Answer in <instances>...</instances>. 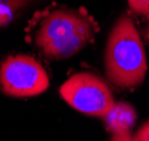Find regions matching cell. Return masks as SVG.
Wrapping results in <instances>:
<instances>
[{"mask_svg":"<svg viewBox=\"0 0 149 141\" xmlns=\"http://www.w3.org/2000/svg\"><path fill=\"white\" fill-rule=\"evenodd\" d=\"M97 25L86 13L73 8H54L39 20L35 46L49 60L74 56L93 42Z\"/></svg>","mask_w":149,"mask_h":141,"instance_id":"cell-1","label":"cell"},{"mask_svg":"<svg viewBox=\"0 0 149 141\" xmlns=\"http://www.w3.org/2000/svg\"><path fill=\"white\" fill-rule=\"evenodd\" d=\"M104 66L110 82L121 89L139 85L146 76L145 47L129 16H121L112 28L105 47Z\"/></svg>","mask_w":149,"mask_h":141,"instance_id":"cell-2","label":"cell"},{"mask_svg":"<svg viewBox=\"0 0 149 141\" xmlns=\"http://www.w3.org/2000/svg\"><path fill=\"white\" fill-rule=\"evenodd\" d=\"M60 94L75 110L92 117L103 118L116 103L107 83L89 72L72 75L60 88Z\"/></svg>","mask_w":149,"mask_h":141,"instance_id":"cell-3","label":"cell"},{"mask_svg":"<svg viewBox=\"0 0 149 141\" xmlns=\"http://www.w3.org/2000/svg\"><path fill=\"white\" fill-rule=\"evenodd\" d=\"M48 85L45 68L31 56H8L1 63L0 89L8 97H35L45 92Z\"/></svg>","mask_w":149,"mask_h":141,"instance_id":"cell-4","label":"cell"},{"mask_svg":"<svg viewBox=\"0 0 149 141\" xmlns=\"http://www.w3.org/2000/svg\"><path fill=\"white\" fill-rule=\"evenodd\" d=\"M107 130L112 134L130 131L137 120V112L131 104L127 102H117L113 108L103 117Z\"/></svg>","mask_w":149,"mask_h":141,"instance_id":"cell-5","label":"cell"},{"mask_svg":"<svg viewBox=\"0 0 149 141\" xmlns=\"http://www.w3.org/2000/svg\"><path fill=\"white\" fill-rule=\"evenodd\" d=\"M128 3L134 14L149 16V0H128Z\"/></svg>","mask_w":149,"mask_h":141,"instance_id":"cell-6","label":"cell"},{"mask_svg":"<svg viewBox=\"0 0 149 141\" xmlns=\"http://www.w3.org/2000/svg\"><path fill=\"white\" fill-rule=\"evenodd\" d=\"M134 139L136 141H149V121L143 123L134 133Z\"/></svg>","mask_w":149,"mask_h":141,"instance_id":"cell-7","label":"cell"},{"mask_svg":"<svg viewBox=\"0 0 149 141\" xmlns=\"http://www.w3.org/2000/svg\"><path fill=\"white\" fill-rule=\"evenodd\" d=\"M110 141H136L134 137L130 134V131H123V132H118L113 133Z\"/></svg>","mask_w":149,"mask_h":141,"instance_id":"cell-8","label":"cell"},{"mask_svg":"<svg viewBox=\"0 0 149 141\" xmlns=\"http://www.w3.org/2000/svg\"><path fill=\"white\" fill-rule=\"evenodd\" d=\"M147 38L149 40V22H148V27H147Z\"/></svg>","mask_w":149,"mask_h":141,"instance_id":"cell-9","label":"cell"}]
</instances>
